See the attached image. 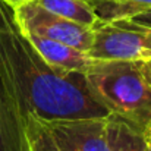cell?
<instances>
[{
	"label": "cell",
	"instance_id": "cell-1",
	"mask_svg": "<svg viewBox=\"0 0 151 151\" xmlns=\"http://www.w3.org/2000/svg\"><path fill=\"white\" fill-rule=\"evenodd\" d=\"M0 85L24 128L29 116L53 122L110 114L91 94L85 73L56 69L37 53L1 0Z\"/></svg>",
	"mask_w": 151,
	"mask_h": 151
},
{
	"label": "cell",
	"instance_id": "cell-2",
	"mask_svg": "<svg viewBox=\"0 0 151 151\" xmlns=\"http://www.w3.org/2000/svg\"><path fill=\"white\" fill-rule=\"evenodd\" d=\"M94 99L141 131L151 123V88L138 60H97L85 72Z\"/></svg>",
	"mask_w": 151,
	"mask_h": 151
},
{
	"label": "cell",
	"instance_id": "cell-3",
	"mask_svg": "<svg viewBox=\"0 0 151 151\" xmlns=\"http://www.w3.org/2000/svg\"><path fill=\"white\" fill-rule=\"evenodd\" d=\"M88 54L97 60H147L151 59V27L131 19L99 22Z\"/></svg>",
	"mask_w": 151,
	"mask_h": 151
},
{
	"label": "cell",
	"instance_id": "cell-4",
	"mask_svg": "<svg viewBox=\"0 0 151 151\" xmlns=\"http://www.w3.org/2000/svg\"><path fill=\"white\" fill-rule=\"evenodd\" d=\"M13 15L18 28L24 34H37L51 38L85 53L91 49L94 40L93 28L54 15L32 0L13 9Z\"/></svg>",
	"mask_w": 151,
	"mask_h": 151
},
{
	"label": "cell",
	"instance_id": "cell-5",
	"mask_svg": "<svg viewBox=\"0 0 151 151\" xmlns=\"http://www.w3.org/2000/svg\"><path fill=\"white\" fill-rule=\"evenodd\" d=\"M62 151H111L106 117L43 122Z\"/></svg>",
	"mask_w": 151,
	"mask_h": 151
},
{
	"label": "cell",
	"instance_id": "cell-6",
	"mask_svg": "<svg viewBox=\"0 0 151 151\" xmlns=\"http://www.w3.org/2000/svg\"><path fill=\"white\" fill-rule=\"evenodd\" d=\"M24 34V32H22ZM25 38L32 44L37 53L56 69L69 70V72H82L91 66L94 59L82 50H78L69 44L46 38L37 34H24Z\"/></svg>",
	"mask_w": 151,
	"mask_h": 151
},
{
	"label": "cell",
	"instance_id": "cell-7",
	"mask_svg": "<svg viewBox=\"0 0 151 151\" xmlns=\"http://www.w3.org/2000/svg\"><path fill=\"white\" fill-rule=\"evenodd\" d=\"M106 131L111 151H150L144 131L114 114L106 117Z\"/></svg>",
	"mask_w": 151,
	"mask_h": 151
},
{
	"label": "cell",
	"instance_id": "cell-8",
	"mask_svg": "<svg viewBox=\"0 0 151 151\" xmlns=\"http://www.w3.org/2000/svg\"><path fill=\"white\" fill-rule=\"evenodd\" d=\"M0 151H27L25 128L0 85Z\"/></svg>",
	"mask_w": 151,
	"mask_h": 151
},
{
	"label": "cell",
	"instance_id": "cell-9",
	"mask_svg": "<svg viewBox=\"0 0 151 151\" xmlns=\"http://www.w3.org/2000/svg\"><path fill=\"white\" fill-rule=\"evenodd\" d=\"M32 1L54 15L73 21L84 27L94 28L100 22L97 13L87 0H32Z\"/></svg>",
	"mask_w": 151,
	"mask_h": 151
},
{
	"label": "cell",
	"instance_id": "cell-10",
	"mask_svg": "<svg viewBox=\"0 0 151 151\" xmlns=\"http://www.w3.org/2000/svg\"><path fill=\"white\" fill-rule=\"evenodd\" d=\"M101 22L128 19L151 9V0H87Z\"/></svg>",
	"mask_w": 151,
	"mask_h": 151
},
{
	"label": "cell",
	"instance_id": "cell-11",
	"mask_svg": "<svg viewBox=\"0 0 151 151\" xmlns=\"http://www.w3.org/2000/svg\"><path fill=\"white\" fill-rule=\"evenodd\" d=\"M27 151H62L53 141L44 123L32 116L25 120Z\"/></svg>",
	"mask_w": 151,
	"mask_h": 151
},
{
	"label": "cell",
	"instance_id": "cell-12",
	"mask_svg": "<svg viewBox=\"0 0 151 151\" xmlns=\"http://www.w3.org/2000/svg\"><path fill=\"white\" fill-rule=\"evenodd\" d=\"M128 19H131V21L135 22V24L144 25V27H151V9L144 10V12H141V13H137V15H134L132 18H128Z\"/></svg>",
	"mask_w": 151,
	"mask_h": 151
},
{
	"label": "cell",
	"instance_id": "cell-13",
	"mask_svg": "<svg viewBox=\"0 0 151 151\" xmlns=\"http://www.w3.org/2000/svg\"><path fill=\"white\" fill-rule=\"evenodd\" d=\"M139 62V68H141V72L145 78V81L148 82L151 88V59H147V60H138Z\"/></svg>",
	"mask_w": 151,
	"mask_h": 151
},
{
	"label": "cell",
	"instance_id": "cell-14",
	"mask_svg": "<svg viewBox=\"0 0 151 151\" xmlns=\"http://www.w3.org/2000/svg\"><path fill=\"white\" fill-rule=\"evenodd\" d=\"M1 1H4V3H6L7 6H10L12 9H16V7H19V6H22V4L31 1V0H1Z\"/></svg>",
	"mask_w": 151,
	"mask_h": 151
},
{
	"label": "cell",
	"instance_id": "cell-15",
	"mask_svg": "<svg viewBox=\"0 0 151 151\" xmlns=\"http://www.w3.org/2000/svg\"><path fill=\"white\" fill-rule=\"evenodd\" d=\"M144 135H145V138H147V141L151 142V123L147 126V129L144 131Z\"/></svg>",
	"mask_w": 151,
	"mask_h": 151
},
{
	"label": "cell",
	"instance_id": "cell-16",
	"mask_svg": "<svg viewBox=\"0 0 151 151\" xmlns=\"http://www.w3.org/2000/svg\"><path fill=\"white\" fill-rule=\"evenodd\" d=\"M148 142V141H147ZM148 147H150V151H151V142H148Z\"/></svg>",
	"mask_w": 151,
	"mask_h": 151
}]
</instances>
